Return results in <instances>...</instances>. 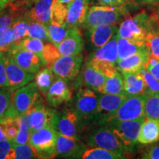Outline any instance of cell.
I'll use <instances>...</instances> for the list:
<instances>
[{"label":"cell","mask_w":159,"mask_h":159,"mask_svg":"<svg viewBox=\"0 0 159 159\" xmlns=\"http://www.w3.org/2000/svg\"><path fill=\"white\" fill-rule=\"evenodd\" d=\"M41 100L35 82H30L11 93V102L5 116L17 118L27 114Z\"/></svg>","instance_id":"obj_1"},{"label":"cell","mask_w":159,"mask_h":159,"mask_svg":"<svg viewBox=\"0 0 159 159\" xmlns=\"http://www.w3.org/2000/svg\"><path fill=\"white\" fill-rule=\"evenodd\" d=\"M117 36L118 35L116 34L106 44L97 48L90 55L87 61V63L101 71L105 77L110 76L118 71L116 69L118 61Z\"/></svg>","instance_id":"obj_2"},{"label":"cell","mask_w":159,"mask_h":159,"mask_svg":"<svg viewBox=\"0 0 159 159\" xmlns=\"http://www.w3.org/2000/svg\"><path fill=\"white\" fill-rule=\"evenodd\" d=\"M127 5L114 7L108 5H95L91 7L87 13L83 25L87 28L103 25H116L119 21L128 16Z\"/></svg>","instance_id":"obj_3"},{"label":"cell","mask_w":159,"mask_h":159,"mask_svg":"<svg viewBox=\"0 0 159 159\" xmlns=\"http://www.w3.org/2000/svg\"><path fill=\"white\" fill-rule=\"evenodd\" d=\"M153 20L144 12L134 16L125 17L119 27V37L134 41H144L147 34L153 27Z\"/></svg>","instance_id":"obj_4"},{"label":"cell","mask_w":159,"mask_h":159,"mask_svg":"<svg viewBox=\"0 0 159 159\" xmlns=\"http://www.w3.org/2000/svg\"><path fill=\"white\" fill-rule=\"evenodd\" d=\"M58 131L51 127H45L31 133L30 144L34 148L39 158H52L56 155V143Z\"/></svg>","instance_id":"obj_5"},{"label":"cell","mask_w":159,"mask_h":159,"mask_svg":"<svg viewBox=\"0 0 159 159\" xmlns=\"http://www.w3.org/2000/svg\"><path fill=\"white\" fill-rule=\"evenodd\" d=\"M145 99V94L128 97L106 125L144 118Z\"/></svg>","instance_id":"obj_6"},{"label":"cell","mask_w":159,"mask_h":159,"mask_svg":"<svg viewBox=\"0 0 159 159\" xmlns=\"http://www.w3.org/2000/svg\"><path fill=\"white\" fill-rule=\"evenodd\" d=\"M60 115L59 111L46 106L41 101L27 114L31 132L45 127H51L57 130Z\"/></svg>","instance_id":"obj_7"},{"label":"cell","mask_w":159,"mask_h":159,"mask_svg":"<svg viewBox=\"0 0 159 159\" xmlns=\"http://www.w3.org/2000/svg\"><path fill=\"white\" fill-rule=\"evenodd\" d=\"M145 117L134 120L122 121L105 125L108 126L113 133L116 135L121 143L126 149V150H131L136 144L138 135L142 124L144 122Z\"/></svg>","instance_id":"obj_8"},{"label":"cell","mask_w":159,"mask_h":159,"mask_svg":"<svg viewBox=\"0 0 159 159\" xmlns=\"http://www.w3.org/2000/svg\"><path fill=\"white\" fill-rule=\"evenodd\" d=\"M87 143L91 148H101L125 155L126 149L107 125L97 128L87 137Z\"/></svg>","instance_id":"obj_9"},{"label":"cell","mask_w":159,"mask_h":159,"mask_svg":"<svg viewBox=\"0 0 159 159\" xmlns=\"http://www.w3.org/2000/svg\"><path fill=\"white\" fill-rule=\"evenodd\" d=\"M127 97L128 96L125 93L118 94H102L99 97L97 111L91 120L100 125H106Z\"/></svg>","instance_id":"obj_10"},{"label":"cell","mask_w":159,"mask_h":159,"mask_svg":"<svg viewBox=\"0 0 159 159\" xmlns=\"http://www.w3.org/2000/svg\"><path fill=\"white\" fill-rule=\"evenodd\" d=\"M83 61L82 53L75 55H61L53 63L50 68L55 76L68 81L75 78L79 74Z\"/></svg>","instance_id":"obj_11"},{"label":"cell","mask_w":159,"mask_h":159,"mask_svg":"<svg viewBox=\"0 0 159 159\" xmlns=\"http://www.w3.org/2000/svg\"><path fill=\"white\" fill-rule=\"evenodd\" d=\"M6 74L7 90L13 92L16 89L28 84L35 78V74L27 72L21 68L8 52L6 53Z\"/></svg>","instance_id":"obj_12"},{"label":"cell","mask_w":159,"mask_h":159,"mask_svg":"<svg viewBox=\"0 0 159 159\" xmlns=\"http://www.w3.org/2000/svg\"><path fill=\"white\" fill-rule=\"evenodd\" d=\"M98 101L99 97L90 89L85 87L77 91L75 108L81 121L91 120L97 111Z\"/></svg>","instance_id":"obj_13"},{"label":"cell","mask_w":159,"mask_h":159,"mask_svg":"<svg viewBox=\"0 0 159 159\" xmlns=\"http://www.w3.org/2000/svg\"><path fill=\"white\" fill-rule=\"evenodd\" d=\"M46 95L47 104L52 107L61 106L72 99V93L65 80L57 77Z\"/></svg>","instance_id":"obj_14"},{"label":"cell","mask_w":159,"mask_h":159,"mask_svg":"<svg viewBox=\"0 0 159 159\" xmlns=\"http://www.w3.org/2000/svg\"><path fill=\"white\" fill-rule=\"evenodd\" d=\"M81 122L76 108L67 107L61 113L57 130L66 136L78 138L79 127Z\"/></svg>","instance_id":"obj_15"},{"label":"cell","mask_w":159,"mask_h":159,"mask_svg":"<svg viewBox=\"0 0 159 159\" xmlns=\"http://www.w3.org/2000/svg\"><path fill=\"white\" fill-rule=\"evenodd\" d=\"M85 145L78 138L66 136L58 132L56 143V155L66 158H80Z\"/></svg>","instance_id":"obj_16"},{"label":"cell","mask_w":159,"mask_h":159,"mask_svg":"<svg viewBox=\"0 0 159 159\" xmlns=\"http://www.w3.org/2000/svg\"><path fill=\"white\" fill-rule=\"evenodd\" d=\"M7 52L13 57L15 62L27 72L35 74L43 66L41 58L31 51L19 49Z\"/></svg>","instance_id":"obj_17"},{"label":"cell","mask_w":159,"mask_h":159,"mask_svg":"<svg viewBox=\"0 0 159 159\" xmlns=\"http://www.w3.org/2000/svg\"><path fill=\"white\" fill-rule=\"evenodd\" d=\"M84 46L82 34L78 27L69 28L66 37L57 46L62 56L75 55L82 52Z\"/></svg>","instance_id":"obj_18"},{"label":"cell","mask_w":159,"mask_h":159,"mask_svg":"<svg viewBox=\"0 0 159 159\" xmlns=\"http://www.w3.org/2000/svg\"><path fill=\"white\" fill-rule=\"evenodd\" d=\"M89 3L90 0H73L67 4L66 25L69 28L84 24L89 11Z\"/></svg>","instance_id":"obj_19"},{"label":"cell","mask_w":159,"mask_h":159,"mask_svg":"<svg viewBox=\"0 0 159 159\" xmlns=\"http://www.w3.org/2000/svg\"><path fill=\"white\" fill-rule=\"evenodd\" d=\"M119 27L116 25H103L89 29V39L96 48H99L114 38L118 33Z\"/></svg>","instance_id":"obj_20"},{"label":"cell","mask_w":159,"mask_h":159,"mask_svg":"<svg viewBox=\"0 0 159 159\" xmlns=\"http://www.w3.org/2000/svg\"><path fill=\"white\" fill-rule=\"evenodd\" d=\"M149 56L148 50L131 55L126 58L118 61L116 63V69L120 73H132L140 71Z\"/></svg>","instance_id":"obj_21"},{"label":"cell","mask_w":159,"mask_h":159,"mask_svg":"<svg viewBox=\"0 0 159 159\" xmlns=\"http://www.w3.org/2000/svg\"><path fill=\"white\" fill-rule=\"evenodd\" d=\"M57 2L58 0H39L30 11V19L47 25L51 21L53 7Z\"/></svg>","instance_id":"obj_22"},{"label":"cell","mask_w":159,"mask_h":159,"mask_svg":"<svg viewBox=\"0 0 159 159\" xmlns=\"http://www.w3.org/2000/svg\"><path fill=\"white\" fill-rule=\"evenodd\" d=\"M124 81V93L127 96L144 94L145 83L140 71L132 73H121Z\"/></svg>","instance_id":"obj_23"},{"label":"cell","mask_w":159,"mask_h":159,"mask_svg":"<svg viewBox=\"0 0 159 159\" xmlns=\"http://www.w3.org/2000/svg\"><path fill=\"white\" fill-rule=\"evenodd\" d=\"M159 140V122L145 118L142 124L137 141L142 144H151Z\"/></svg>","instance_id":"obj_24"},{"label":"cell","mask_w":159,"mask_h":159,"mask_svg":"<svg viewBox=\"0 0 159 159\" xmlns=\"http://www.w3.org/2000/svg\"><path fill=\"white\" fill-rule=\"evenodd\" d=\"M105 78L106 77L101 71L86 63L83 71V82L86 88L102 94Z\"/></svg>","instance_id":"obj_25"},{"label":"cell","mask_w":159,"mask_h":159,"mask_svg":"<svg viewBox=\"0 0 159 159\" xmlns=\"http://www.w3.org/2000/svg\"><path fill=\"white\" fill-rule=\"evenodd\" d=\"M117 53L118 61L125 59L131 55L147 50L144 41H134L117 36Z\"/></svg>","instance_id":"obj_26"},{"label":"cell","mask_w":159,"mask_h":159,"mask_svg":"<svg viewBox=\"0 0 159 159\" xmlns=\"http://www.w3.org/2000/svg\"><path fill=\"white\" fill-rule=\"evenodd\" d=\"M43 41L38 39H33V38L26 37L25 39L19 40V41H15L10 46V47L7 49V52H10L15 49H26L33 52L36 54L43 63ZM44 66V65H43Z\"/></svg>","instance_id":"obj_27"},{"label":"cell","mask_w":159,"mask_h":159,"mask_svg":"<svg viewBox=\"0 0 159 159\" xmlns=\"http://www.w3.org/2000/svg\"><path fill=\"white\" fill-rule=\"evenodd\" d=\"M102 94H118L124 93V81L122 74L119 71L110 76L105 77Z\"/></svg>","instance_id":"obj_28"},{"label":"cell","mask_w":159,"mask_h":159,"mask_svg":"<svg viewBox=\"0 0 159 159\" xmlns=\"http://www.w3.org/2000/svg\"><path fill=\"white\" fill-rule=\"evenodd\" d=\"M83 159H121L125 158V155L101 148L85 149L81 155Z\"/></svg>","instance_id":"obj_29"},{"label":"cell","mask_w":159,"mask_h":159,"mask_svg":"<svg viewBox=\"0 0 159 159\" xmlns=\"http://www.w3.org/2000/svg\"><path fill=\"white\" fill-rule=\"evenodd\" d=\"M55 80V74L50 67H46L43 69H40L35 76V83L39 93L46 94L54 83Z\"/></svg>","instance_id":"obj_30"},{"label":"cell","mask_w":159,"mask_h":159,"mask_svg":"<svg viewBox=\"0 0 159 159\" xmlns=\"http://www.w3.org/2000/svg\"><path fill=\"white\" fill-rule=\"evenodd\" d=\"M48 40L57 46L68 34L69 28L66 25L50 21L47 25Z\"/></svg>","instance_id":"obj_31"},{"label":"cell","mask_w":159,"mask_h":159,"mask_svg":"<svg viewBox=\"0 0 159 159\" xmlns=\"http://www.w3.org/2000/svg\"><path fill=\"white\" fill-rule=\"evenodd\" d=\"M144 44L149 57L159 60V28L153 27L146 35Z\"/></svg>","instance_id":"obj_32"},{"label":"cell","mask_w":159,"mask_h":159,"mask_svg":"<svg viewBox=\"0 0 159 159\" xmlns=\"http://www.w3.org/2000/svg\"><path fill=\"white\" fill-rule=\"evenodd\" d=\"M144 116L159 122V94H146L144 102Z\"/></svg>","instance_id":"obj_33"},{"label":"cell","mask_w":159,"mask_h":159,"mask_svg":"<svg viewBox=\"0 0 159 159\" xmlns=\"http://www.w3.org/2000/svg\"><path fill=\"white\" fill-rule=\"evenodd\" d=\"M145 83V94H159V81L144 66L140 70Z\"/></svg>","instance_id":"obj_34"},{"label":"cell","mask_w":159,"mask_h":159,"mask_svg":"<svg viewBox=\"0 0 159 159\" xmlns=\"http://www.w3.org/2000/svg\"><path fill=\"white\" fill-rule=\"evenodd\" d=\"M42 55L43 65L47 67H50L61 56L57 46L52 43H47L43 46Z\"/></svg>","instance_id":"obj_35"},{"label":"cell","mask_w":159,"mask_h":159,"mask_svg":"<svg viewBox=\"0 0 159 159\" xmlns=\"http://www.w3.org/2000/svg\"><path fill=\"white\" fill-rule=\"evenodd\" d=\"M13 148L14 151V159H31L38 158L36 152L30 144H18L13 142Z\"/></svg>","instance_id":"obj_36"},{"label":"cell","mask_w":159,"mask_h":159,"mask_svg":"<svg viewBox=\"0 0 159 159\" xmlns=\"http://www.w3.org/2000/svg\"><path fill=\"white\" fill-rule=\"evenodd\" d=\"M27 37L38 39L41 41L48 40L47 25L38 22V21H33L29 24L28 33H27Z\"/></svg>","instance_id":"obj_37"},{"label":"cell","mask_w":159,"mask_h":159,"mask_svg":"<svg viewBox=\"0 0 159 159\" xmlns=\"http://www.w3.org/2000/svg\"><path fill=\"white\" fill-rule=\"evenodd\" d=\"M67 16V5L57 2L55 4L52 13L50 21L66 25V20Z\"/></svg>","instance_id":"obj_38"},{"label":"cell","mask_w":159,"mask_h":159,"mask_svg":"<svg viewBox=\"0 0 159 159\" xmlns=\"http://www.w3.org/2000/svg\"><path fill=\"white\" fill-rule=\"evenodd\" d=\"M15 41H19L27 36L29 28V23L25 21H16L13 25L11 26Z\"/></svg>","instance_id":"obj_39"},{"label":"cell","mask_w":159,"mask_h":159,"mask_svg":"<svg viewBox=\"0 0 159 159\" xmlns=\"http://www.w3.org/2000/svg\"><path fill=\"white\" fill-rule=\"evenodd\" d=\"M13 42L14 38L11 26L0 30V52L7 51L10 46Z\"/></svg>","instance_id":"obj_40"},{"label":"cell","mask_w":159,"mask_h":159,"mask_svg":"<svg viewBox=\"0 0 159 159\" xmlns=\"http://www.w3.org/2000/svg\"><path fill=\"white\" fill-rule=\"evenodd\" d=\"M0 159H14V151L11 141H0Z\"/></svg>","instance_id":"obj_41"},{"label":"cell","mask_w":159,"mask_h":159,"mask_svg":"<svg viewBox=\"0 0 159 159\" xmlns=\"http://www.w3.org/2000/svg\"><path fill=\"white\" fill-rule=\"evenodd\" d=\"M11 92L5 88H0V118L5 116L11 102Z\"/></svg>","instance_id":"obj_42"},{"label":"cell","mask_w":159,"mask_h":159,"mask_svg":"<svg viewBox=\"0 0 159 159\" xmlns=\"http://www.w3.org/2000/svg\"><path fill=\"white\" fill-rule=\"evenodd\" d=\"M0 88H7L6 55L3 52H0Z\"/></svg>","instance_id":"obj_43"},{"label":"cell","mask_w":159,"mask_h":159,"mask_svg":"<svg viewBox=\"0 0 159 159\" xmlns=\"http://www.w3.org/2000/svg\"><path fill=\"white\" fill-rule=\"evenodd\" d=\"M31 133L32 132L30 128H19V131H18L16 136L13 139L12 142L18 144H27V142H29Z\"/></svg>","instance_id":"obj_44"},{"label":"cell","mask_w":159,"mask_h":159,"mask_svg":"<svg viewBox=\"0 0 159 159\" xmlns=\"http://www.w3.org/2000/svg\"><path fill=\"white\" fill-rule=\"evenodd\" d=\"M144 66L159 81V60L148 56Z\"/></svg>","instance_id":"obj_45"},{"label":"cell","mask_w":159,"mask_h":159,"mask_svg":"<svg viewBox=\"0 0 159 159\" xmlns=\"http://www.w3.org/2000/svg\"><path fill=\"white\" fill-rule=\"evenodd\" d=\"M143 159H159V143L148 147L142 155Z\"/></svg>","instance_id":"obj_46"},{"label":"cell","mask_w":159,"mask_h":159,"mask_svg":"<svg viewBox=\"0 0 159 159\" xmlns=\"http://www.w3.org/2000/svg\"><path fill=\"white\" fill-rule=\"evenodd\" d=\"M98 2L102 5L114 6V7L128 5L130 4V0H98Z\"/></svg>","instance_id":"obj_47"},{"label":"cell","mask_w":159,"mask_h":159,"mask_svg":"<svg viewBox=\"0 0 159 159\" xmlns=\"http://www.w3.org/2000/svg\"><path fill=\"white\" fill-rule=\"evenodd\" d=\"M13 22V18L10 16H0V30L9 27Z\"/></svg>","instance_id":"obj_48"},{"label":"cell","mask_w":159,"mask_h":159,"mask_svg":"<svg viewBox=\"0 0 159 159\" xmlns=\"http://www.w3.org/2000/svg\"><path fill=\"white\" fill-rule=\"evenodd\" d=\"M5 139H7V136H6V134L5 133V130H4L2 125L0 123V141L5 140ZM7 140H8V139H7Z\"/></svg>","instance_id":"obj_49"},{"label":"cell","mask_w":159,"mask_h":159,"mask_svg":"<svg viewBox=\"0 0 159 159\" xmlns=\"http://www.w3.org/2000/svg\"><path fill=\"white\" fill-rule=\"evenodd\" d=\"M11 0H0V10L3 9Z\"/></svg>","instance_id":"obj_50"},{"label":"cell","mask_w":159,"mask_h":159,"mask_svg":"<svg viewBox=\"0 0 159 159\" xmlns=\"http://www.w3.org/2000/svg\"><path fill=\"white\" fill-rule=\"evenodd\" d=\"M139 1L142 2H144V3H154L159 1V0H139Z\"/></svg>","instance_id":"obj_51"},{"label":"cell","mask_w":159,"mask_h":159,"mask_svg":"<svg viewBox=\"0 0 159 159\" xmlns=\"http://www.w3.org/2000/svg\"><path fill=\"white\" fill-rule=\"evenodd\" d=\"M156 21H158V23L159 24V6L158 7V9H157V11L156 13Z\"/></svg>","instance_id":"obj_52"},{"label":"cell","mask_w":159,"mask_h":159,"mask_svg":"<svg viewBox=\"0 0 159 159\" xmlns=\"http://www.w3.org/2000/svg\"><path fill=\"white\" fill-rule=\"evenodd\" d=\"M71 1H73V0H58L59 2L61 3H63V4H69V2H71Z\"/></svg>","instance_id":"obj_53"}]
</instances>
